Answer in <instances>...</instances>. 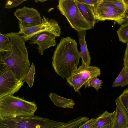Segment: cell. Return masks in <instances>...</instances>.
<instances>
[{
	"mask_svg": "<svg viewBox=\"0 0 128 128\" xmlns=\"http://www.w3.org/2000/svg\"><path fill=\"white\" fill-rule=\"evenodd\" d=\"M108 3L114 6L125 15L128 13L126 4L124 0H105Z\"/></svg>",
	"mask_w": 128,
	"mask_h": 128,
	"instance_id": "obj_22",
	"label": "cell"
},
{
	"mask_svg": "<svg viewBox=\"0 0 128 128\" xmlns=\"http://www.w3.org/2000/svg\"><path fill=\"white\" fill-rule=\"evenodd\" d=\"M126 44V48L123 59L124 61L123 67L125 70L128 72V42Z\"/></svg>",
	"mask_w": 128,
	"mask_h": 128,
	"instance_id": "obj_28",
	"label": "cell"
},
{
	"mask_svg": "<svg viewBox=\"0 0 128 128\" xmlns=\"http://www.w3.org/2000/svg\"><path fill=\"white\" fill-rule=\"evenodd\" d=\"M89 119L86 116H79L71 120L60 126L54 128H78Z\"/></svg>",
	"mask_w": 128,
	"mask_h": 128,
	"instance_id": "obj_18",
	"label": "cell"
},
{
	"mask_svg": "<svg viewBox=\"0 0 128 128\" xmlns=\"http://www.w3.org/2000/svg\"><path fill=\"white\" fill-rule=\"evenodd\" d=\"M119 40L123 43L128 42V24H122L117 31Z\"/></svg>",
	"mask_w": 128,
	"mask_h": 128,
	"instance_id": "obj_20",
	"label": "cell"
},
{
	"mask_svg": "<svg viewBox=\"0 0 128 128\" xmlns=\"http://www.w3.org/2000/svg\"><path fill=\"white\" fill-rule=\"evenodd\" d=\"M76 4L84 17L93 28L96 23L98 22L94 15L92 6L81 3L78 0H75Z\"/></svg>",
	"mask_w": 128,
	"mask_h": 128,
	"instance_id": "obj_13",
	"label": "cell"
},
{
	"mask_svg": "<svg viewBox=\"0 0 128 128\" xmlns=\"http://www.w3.org/2000/svg\"><path fill=\"white\" fill-rule=\"evenodd\" d=\"M27 0H8L6 1L5 4V8H10L16 7L22 4Z\"/></svg>",
	"mask_w": 128,
	"mask_h": 128,
	"instance_id": "obj_25",
	"label": "cell"
},
{
	"mask_svg": "<svg viewBox=\"0 0 128 128\" xmlns=\"http://www.w3.org/2000/svg\"><path fill=\"white\" fill-rule=\"evenodd\" d=\"M124 0L126 5H128V0Z\"/></svg>",
	"mask_w": 128,
	"mask_h": 128,
	"instance_id": "obj_33",
	"label": "cell"
},
{
	"mask_svg": "<svg viewBox=\"0 0 128 128\" xmlns=\"http://www.w3.org/2000/svg\"><path fill=\"white\" fill-rule=\"evenodd\" d=\"M37 109L34 101L18 96H6L0 98V120L30 116L34 115Z\"/></svg>",
	"mask_w": 128,
	"mask_h": 128,
	"instance_id": "obj_3",
	"label": "cell"
},
{
	"mask_svg": "<svg viewBox=\"0 0 128 128\" xmlns=\"http://www.w3.org/2000/svg\"><path fill=\"white\" fill-rule=\"evenodd\" d=\"M128 24V13L125 15L124 18V21L122 24Z\"/></svg>",
	"mask_w": 128,
	"mask_h": 128,
	"instance_id": "obj_30",
	"label": "cell"
},
{
	"mask_svg": "<svg viewBox=\"0 0 128 128\" xmlns=\"http://www.w3.org/2000/svg\"><path fill=\"white\" fill-rule=\"evenodd\" d=\"M126 9L128 13V5H126Z\"/></svg>",
	"mask_w": 128,
	"mask_h": 128,
	"instance_id": "obj_34",
	"label": "cell"
},
{
	"mask_svg": "<svg viewBox=\"0 0 128 128\" xmlns=\"http://www.w3.org/2000/svg\"><path fill=\"white\" fill-rule=\"evenodd\" d=\"M24 82L17 78L10 68L0 63V98L13 95L21 88Z\"/></svg>",
	"mask_w": 128,
	"mask_h": 128,
	"instance_id": "obj_6",
	"label": "cell"
},
{
	"mask_svg": "<svg viewBox=\"0 0 128 128\" xmlns=\"http://www.w3.org/2000/svg\"><path fill=\"white\" fill-rule=\"evenodd\" d=\"M49 96L54 104L58 107L73 109L75 104L73 100L63 98L54 93L51 92Z\"/></svg>",
	"mask_w": 128,
	"mask_h": 128,
	"instance_id": "obj_15",
	"label": "cell"
},
{
	"mask_svg": "<svg viewBox=\"0 0 128 128\" xmlns=\"http://www.w3.org/2000/svg\"><path fill=\"white\" fill-rule=\"evenodd\" d=\"M103 81L99 80L96 77H94L89 80L85 85V89L87 87H93L98 91V90L102 88L100 86L102 85Z\"/></svg>",
	"mask_w": 128,
	"mask_h": 128,
	"instance_id": "obj_24",
	"label": "cell"
},
{
	"mask_svg": "<svg viewBox=\"0 0 128 128\" xmlns=\"http://www.w3.org/2000/svg\"><path fill=\"white\" fill-rule=\"evenodd\" d=\"M128 85V72L123 67L119 74L113 83L112 86L123 87Z\"/></svg>",
	"mask_w": 128,
	"mask_h": 128,
	"instance_id": "obj_19",
	"label": "cell"
},
{
	"mask_svg": "<svg viewBox=\"0 0 128 128\" xmlns=\"http://www.w3.org/2000/svg\"></svg>",
	"mask_w": 128,
	"mask_h": 128,
	"instance_id": "obj_36",
	"label": "cell"
},
{
	"mask_svg": "<svg viewBox=\"0 0 128 128\" xmlns=\"http://www.w3.org/2000/svg\"><path fill=\"white\" fill-rule=\"evenodd\" d=\"M126 88L128 90V86Z\"/></svg>",
	"mask_w": 128,
	"mask_h": 128,
	"instance_id": "obj_35",
	"label": "cell"
},
{
	"mask_svg": "<svg viewBox=\"0 0 128 128\" xmlns=\"http://www.w3.org/2000/svg\"><path fill=\"white\" fill-rule=\"evenodd\" d=\"M96 121V118H92L83 123L78 128H92Z\"/></svg>",
	"mask_w": 128,
	"mask_h": 128,
	"instance_id": "obj_27",
	"label": "cell"
},
{
	"mask_svg": "<svg viewBox=\"0 0 128 128\" xmlns=\"http://www.w3.org/2000/svg\"><path fill=\"white\" fill-rule=\"evenodd\" d=\"M10 43V40L9 37L0 32V52H6L9 51Z\"/></svg>",
	"mask_w": 128,
	"mask_h": 128,
	"instance_id": "obj_21",
	"label": "cell"
},
{
	"mask_svg": "<svg viewBox=\"0 0 128 128\" xmlns=\"http://www.w3.org/2000/svg\"><path fill=\"white\" fill-rule=\"evenodd\" d=\"M92 10L94 16L102 13L115 12L125 16L121 11L113 5L106 2L105 0H98L97 4L92 6Z\"/></svg>",
	"mask_w": 128,
	"mask_h": 128,
	"instance_id": "obj_14",
	"label": "cell"
},
{
	"mask_svg": "<svg viewBox=\"0 0 128 128\" xmlns=\"http://www.w3.org/2000/svg\"><path fill=\"white\" fill-rule=\"evenodd\" d=\"M10 40L9 51L0 52V63L10 68L17 78L23 81L31 65L25 41L18 32L4 34Z\"/></svg>",
	"mask_w": 128,
	"mask_h": 128,
	"instance_id": "obj_1",
	"label": "cell"
},
{
	"mask_svg": "<svg viewBox=\"0 0 128 128\" xmlns=\"http://www.w3.org/2000/svg\"><path fill=\"white\" fill-rule=\"evenodd\" d=\"M57 7L72 28L77 32L92 28L81 13L75 0H60Z\"/></svg>",
	"mask_w": 128,
	"mask_h": 128,
	"instance_id": "obj_5",
	"label": "cell"
},
{
	"mask_svg": "<svg viewBox=\"0 0 128 128\" xmlns=\"http://www.w3.org/2000/svg\"><path fill=\"white\" fill-rule=\"evenodd\" d=\"M20 30L18 32L25 42L27 41L33 35L42 32H48L55 35L56 37H60L61 34V28L57 21L53 19H50L43 16L41 23L30 27L23 26L18 21Z\"/></svg>",
	"mask_w": 128,
	"mask_h": 128,
	"instance_id": "obj_7",
	"label": "cell"
},
{
	"mask_svg": "<svg viewBox=\"0 0 128 128\" xmlns=\"http://www.w3.org/2000/svg\"><path fill=\"white\" fill-rule=\"evenodd\" d=\"M35 66L32 62L28 72L23 81L24 82H27L30 88L33 86L35 73Z\"/></svg>",
	"mask_w": 128,
	"mask_h": 128,
	"instance_id": "obj_23",
	"label": "cell"
},
{
	"mask_svg": "<svg viewBox=\"0 0 128 128\" xmlns=\"http://www.w3.org/2000/svg\"><path fill=\"white\" fill-rule=\"evenodd\" d=\"M112 122L109 124L107 125L100 128H112Z\"/></svg>",
	"mask_w": 128,
	"mask_h": 128,
	"instance_id": "obj_31",
	"label": "cell"
},
{
	"mask_svg": "<svg viewBox=\"0 0 128 128\" xmlns=\"http://www.w3.org/2000/svg\"><path fill=\"white\" fill-rule=\"evenodd\" d=\"M47 0H34V2L36 3H37L38 2H44L47 1Z\"/></svg>",
	"mask_w": 128,
	"mask_h": 128,
	"instance_id": "obj_32",
	"label": "cell"
},
{
	"mask_svg": "<svg viewBox=\"0 0 128 128\" xmlns=\"http://www.w3.org/2000/svg\"><path fill=\"white\" fill-rule=\"evenodd\" d=\"M121 99L128 113V90H124L122 93L118 96Z\"/></svg>",
	"mask_w": 128,
	"mask_h": 128,
	"instance_id": "obj_26",
	"label": "cell"
},
{
	"mask_svg": "<svg viewBox=\"0 0 128 128\" xmlns=\"http://www.w3.org/2000/svg\"><path fill=\"white\" fill-rule=\"evenodd\" d=\"M98 22L104 21L106 20H114L119 25L122 24L124 21L125 16L115 12L102 13L95 15Z\"/></svg>",
	"mask_w": 128,
	"mask_h": 128,
	"instance_id": "obj_16",
	"label": "cell"
},
{
	"mask_svg": "<svg viewBox=\"0 0 128 128\" xmlns=\"http://www.w3.org/2000/svg\"><path fill=\"white\" fill-rule=\"evenodd\" d=\"M115 112L110 113L106 110L98 116L96 121L92 128H100L112 123L113 121Z\"/></svg>",
	"mask_w": 128,
	"mask_h": 128,
	"instance_id": "obj_17",
	"label": "cell"
},
{
	"mask_svg": "<svg viewBox=\"0 0 128 128\" xmlns=\"http://www.w3.org/2000/svg\"><path fill=\"white\" fill-rule=\"evenodd\" d=\"M77 32L80 46V52L82 64L86 66H89L90 63L91 58L88 50L86 41V30H83Z\"/></svg>",
	"mask_w": 128,
	"mask_h": 128,
	"instance_id": "obj_12",
	"label": "cell"
},
{
	"mask_svg": "<svg viewBox=\"0 0 128 128\" xmlns=\"http://www.w3.org/2000/svg\"><path fill=\"white\" fill-rule=\"evenodd\" d=\"M65 123L34 114L0 120V128H54Z\"/></svg>",
	"mask_w": 128,
	"mask_h": 128,
	"instance_id": "obj_4",
	"label": "cell"
},
{
	"mask_svg": "<svg viewBox=\"0 0 128 128\" xmlns=\"http://www.w3.org/2000/svg\"><path fill=\"white\" fill-rule=\"evenodd\" d=\"M14 15L21 24L26 27H30L41 23L42 20L38 12L33 8L26 6L17 9Z\"/></svg>",
	"mask_w": 128,
	"mask_h": 128,
	"instance_id": "obj_9",
	"label": "cell"
},
{
	"mask_svg": "<svg viewBox=\"0 0 128 128\" xmlns=\"http://www.w3.org/2000/svg\"><path fill=\"white\" fill-rule=\"evenodd\" d=\"M56 38L55 35L50 32H42L33 35L29 40L30 44L38 45V52L42 55L45 49L56 45Z\"/></svg>",
	"mask_w": 128,
	"mask_h": 128,
	"instance_id": "obj_10",
	"label": "cell"
},
{
	"mask_svg": "<svg viewBox=\"0 0 128 128\" xmlns=\"http://www.w3.org/2000/svg\"><path fill=\"white\" fill-rule=\"evenodd\" d=\"M78 0L81 3L93 6L96 4L98 1V0Z\"/></svg>",
	"mask_w": 128,
	"mask_h": 128,
	"instance_id": "obj_29",
	"label": "cell"
},
{
	"mask_svg": "<svg viewBox=\"0 0 128 128\" xmlns=\"http://www.w3.org/2000/svg\"><path fill=\"white\" fill-rule=\"evenodd\" d=\"M100 74V70L98 67L87 66L82 64L79 66L70 77L66 80L70 86H73L75 91L78 92L89 80L99 76Z\"/></svg>",
	"mask_w": 128,
	"mask_h": 128,
	"instance_id": "obj_8",
	"label": "cell"
},
{
	"mask_svg": "<svg viewBox=\"0 0 128 128\" xmlns=\"http://www.w3.org/2000/svg\"><path fill=\"white\" fill-rule=\"evenodd\" d=\"M116 108L112 121V128L128 127V113L119 97L115 100Z\"/></svg>",
	"mask_w": 128,
	"mask_h": 128,
	"instance_id": "obj_11",
	"label": "cell"
},
{
	"mask_svg": "<svg viewBox=\"0 0 128 128\" xmlns=\"http://www.w3.org/2000/svg\"><path fill=\"white\" fill-rule=\"evenodd\" d=\"M80 57L76 40L69 36L62 37L54 52L52 65L58 75L66 79L77 68Z\"/></svg>",
	"mask_w": 128,
	"mask_h": 128,
	"instance_id": "obj_2",
	"label": "cell"
}]
</instances>
